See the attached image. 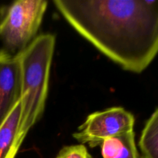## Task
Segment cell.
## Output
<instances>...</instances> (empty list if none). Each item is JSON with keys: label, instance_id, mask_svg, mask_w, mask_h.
I'll list each match as a JSON object with an SVG mask.
<instances>
[{"label": "cell", "instance_id": "1", "mask_svg": "<svg viewBox=\"0 0 158 158\" xmlns=\"http://www.w3.org/2000/svg\"><path fill=\"white\" fill-rule=\"evenodd\" d=\"M78 33L114 63L140 73L158 54V0H55Z\"/></svg>", "mask_w": 158, "mask_h": 158}, {"label": "cell", "instance_id": "2", "mask_svg": "<svg viewBox=\"0 0 158 158\" xmlns=\"http://www.w3.org/2000/svg\"><path fill=\"white\" fill-rule=\"evenodd\" d=\"M55 42L53 35L43 34L15 55L21 77L19 137L22 142L44 112Z\"/></svg>", "mask_w": 158, "mask_h": 158}, {"label": "cell", "instance_id": "3", "mask_svg": "<svg viewBox=\"0 0 158 158\" xmlns=\"http://www.w3.org/2000/svg\"><path fill=\"white\" fill-rule=\"evenodd\" d=\"M45 0H19L0 11V40L12 52L23 50L34 40L47 9Z\"/></svg>", "mask_w": 158, "mask_h": 158}, {"label": "cell", "instance_id": "4", "mask_svg": "<svg viewBox=\"0 0 158 158\" xmlns=\"http://www.w3.org/2000/svg\"><path fill=\"white\" fill-rule=\"evenodd\" d=\"M134 121L133 114L123 108H110L88 116L73 136L81 143L95 148L108 139L134 131Z\"/></svg>", "mask_w": 158, "mask_h": 158}, {"label": "cell", "instance_id": "5", "mask_svg": "<svg viewBox=\"0 0 158 158\" xmlns=\"http://www.w3.org/2000/svg\"><path fill=\"white\" fill-rule=\"evenodd\" d=\"M21 100L20 67L16 56L0 51V127Z\"/></svg>", "mask_w": 158, "mask_h": 158}, {"label": "cell", "instance_id": "6", "mask_svg": "<svg viewBox=\"0 0 158 158\" xmlns=\"http://www.w3.org/2000/svg\"><path fill=\"white\" fill-rule=\"evenodd\" d=\"M21 103L15 106L0 127V158H15L23 143L19 137Z\"/></svg>", "mask_w": 158, "mask_h": 158}, {"label": "cell", "instance_id": "7", "mask_svg": "<svg viewBox=\"0 0 158 158\" xmlns=\"http://www.w3.org/2000/svg\"><path fill=\"white\" fill-rule=\"evenodd\" d=\"M134 132L127 133L105 140L101 144L103 158H139Z\"/></svg>", "mask_w": 158, "mask_h": 158}, {"label": "cell", "instance_id": "8", "mask_svg": "<svg viewBox=\"0 0 158 158\" xmlns=\"http://www.w3.org/2000/svg\"><path fill=\"white\" fill-rule=\"evenodd\" d=\"M139 148L141 158H158V108L143 127Z\"/></svg>", "mask_w": 158, "mask_h": 158}, {"label": "cell", "instance_id": "9", "mask_svg": "<svg viewBox=\"0 0 158 158\" xmlns=\"http://www.w3.org/2000/svg\"><path fill=\"white\" fill-rule=\"evenodd\" d=\"M56 158H93L83 144L71 145L62 148Z\"/></svg>", "mask_w": 158, "mask_h": 158}]
</instances>
